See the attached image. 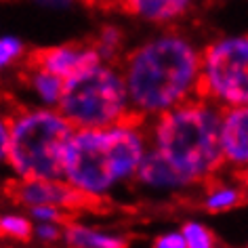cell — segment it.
I'll use <instances>...</instances> for the list:
<instances>
[{
	"instance_id": "6da1fadb",
	"label": "cell",
	"mask_w": 248,
	"mask_h": 248,
	"mask_svg": "<svg viewBox=\"0 0 248 248\" xmlns=\"http://www.w3.org/2000/svg\"><path fill=\"white\" fill-rule=\"evenodd\" d=\"M143 118L133 114L105 128H76L67 143L61 179L86 200H103L137 175L147 154Z\"/></svg>"
},
{
	"instance_id": "7a4b0ae2",
	"label": "cell",
	"mask_w": 248,
	"mask_h": 248,
	"mask_svg": "<svg viewBox=\"0 0 248 248\" xmlns=\"http://www.w3.org/2000/svg\"><path fill=\"white\" fill-rule=\"evenodd\" d=\"M202 59L179 36H160L124 57L122 76L137 116H158L183 103L200 78Z\"/></svg>"
},
{
	"instance_id": "3957f363",
	"label": "cell",
	"mask_w": 248,
	"mask_h": 248,
	"mask_svg": "<svg viewBox=\"0 0 248 248\" xmlns=\"http://www.w3.org/2000/svg\"><path fill=\"white\" fill-rule=\"evenodd\" d=\"M152 133L154 150L185 183L208 181L225 162L221 116L204 101H183L158 114Z\"/></svg>"
},
{
	"instance_id": "277c9868",
	"label": "cell",
	"mask_w": 248,
	"mask_h": 248,
	"mask_svg": "<svg viewBox=\"0 0 248 248\" xmlns=\"http://www.w3.org/2000/svg\"><path fill=\"white\" fill-rule=\"evenodd\" d=\"M74 131L57 108H17L11 118L7 156L15 179H61Z\"/></svg>"
},
{
	"instance_id": "5b68a950",
	"label": "cell",
	"mask_w": 248,
	"mask_h": 248,
	"mask_svg": "<svg viewBox=\"0 0 248 248\" xmlns=\"http://www.w3.org/2000/svg\"><path fill=\"white\" fill-rule=\"evenodd\" d=\"M57 109L74 128H105L135 114L122 72L108 61L67 78Z\"/></svg>"
},
{
	"instance_id": "8992f818",
	"label": "cell",
	"mask_w": 248,
	"mask_h": 248,
	"mask_svg": "<svg viewBox=\"0 0 248 248\" xmlns=\"http://www.w3.org/2000/svg\"><path fill=\"white\" fill-rule=\"evenodd\" d=\"M196 93L229 108L248 105V36L219 40L204 51Z\"/></svg>"
},
{
	"instance_id": "52a82bcc",
	"label": "cell",
	"mask_w": 248,
	"mask_h": 248,
	"mask_svg": "<svg viewBox=\"0 0 248 248\" xmlns=\"http://www.w3.org/2000/svg\"><path fill=\"white\" fill-rule=\"evenodd\" d=\"M11 198L26 208L38 206V204H55L63 210L82 208L91 200L70 187L63 179H15L9 187Z\"/></svg>"
},
{
	"instance_id": "ba28073f",
	"label": "cell",
	"mask_w": 248,
	"mask_h": 248,
	"mask_svg": "<svg viewBox=\"0 0 248 248\" xmlns=\"http://www.w3.org/2000/svg\"><path fill=\"white\" fill-rule=\"evenodd\" d=\"M26 61L40 65L59 78H72L74 74L86 70V67L99 63L101 55L93 46V42H70V45L36 48L26 55Z\"/></svg>"
},
{
	"instance_id": "9c48e42d",
	"label": "cell",
	"mask_w": 248,
	"mask_h": 248,
	"mask_svg": "<svg viewBox=\"0 0 248 248\" xmlns=\"http://www.w3.org/2000/svg\"><path fill=\"white\" fill-rule=\"evenodd\" d=\"M221 147L229 164L248 183V105H233L221 118Z\"/></svg>"
},
{
	"instance_id": "30bf717a",
	"label": "cell",
	"mask_w": 248,
	"mask_h": 248,
	"mask_svg": "<svg viewBox=\"0 0 248 248\" xmlns=\"http://www.w3.org/2000/svg\"><path fill=\"white\" fill-rule=\"evenodd\" d=\"M21 84L26 86L28 97L32 99V105L40 108H57L63 95V84L65 80L55 76L48 70L40 65H34L23 59L21 63Z\"/></svg>"
},
{
	"instance_id": "8fae6325",
	"label": "cell",
	"mask_w": 248,
	"mask_h": 248,
	"mask_svg": "<svg viewBox=\"0 0 248 248\" xmlns=\"http://www.w3.org/2000/svg\"><path fill=\"white\" fill-rule=\"evenodd\" d=\"M191 0H124L122 13L143 17L147 21H169L181 17Z\"/></svg>"
},
{
	"instance_id": "7c38bea8",
	"label": "cell",
	"mask_w": 248,
	"mask_h": 248,
	"mask_svg": "<svg viewBox=\"0 0 248 248\" xmlns=\"http://www.w3.org/2000/svg\"><path fill=\"white\" fill-rule=\"evenodd\" d=\"M63 240L70 248H126V242L120 235L101 232L82 223H70V225L65 223Z\"/></svg>"
},
{
	"instance_id": "4fadbf2b",
	"label": "cell",
	"mask_w": 248,
	"mask_h": 248,
	"mask_svg": "<svg viewBox=\"0 0 248 248\" xmlns=\"http://www.w3.org/2000/svg\"><path fill=\"white\" fill-rule=\"evenodd\" d=\"M135 179H139L141 183L150 185V187H177V185H187L156 150H147L145 158L141 160V166H139Z\"/></svg>"
},
{
	"instance_id": "5bb4252c",
	"label": "cell",
	"mask_w": 248,
	"mask_h": 248,
	"mask_svg": "<svg viewBox=\"0 0 248 248\" xmlns=\"http://www.w3.org/2000/svg\"><path fill=\"white\" fill-rule=\"evenodd\" d=\"M32 233H34V221L30 215H21V213L0 215V235L2 238L26 242L32 238Z\"/></svg>"
},
{
	"instance_id": "9a60e30c",
	"label": "cell",
	"mask_w": 248,
	"mask_h": 248,
	"mask_svg": "<svg viewBox=\"0 0 248 248\" xmlns=\"http://www.w3.org/2000/svg\"><path fill=\"white\" fill-rule=\"evenodd\" d=\"M26 46L21 40L13 38V36H4L0 38V74L13 70V67H21L23 59H26Z\"/></svg>"
},
{
	"instance_id": "2e32d148",
	"label": "cell",
	"mask_w": 248,
	"mask_h": 248,
	"mask_svg": "<svg viewBox=\"0 0 248 248\" xmlns=\"http://www.w3.org/2000/svg\"><path fill=\"white\" fill-rule=\"evenodd\" d=\"M120 45H122V32L118 28H103L101 32L97 34V38L93 40V46L97 48L101 59L108 61V63L118 55Z\"/></svg>"
},
{
	"instance_id": "e0dca14e",
	"label": "cell",
	"mask_w": 248,
	"mask_h": 248,
	"mask_svg": "<svg viewBox=\"0 0 248 248\" xmlns=\"http://www.w3.org/2000/svg\"><path fill=\"white\" fill-rule=\"evenodd\" d=\"M183 238L187 248H213V235L206 227H202L200 223H187L183 227Z\"/></svg>"
},
{
	"instance_id": "ac0fdd59",
	"label": "cell",
	"mask_w": 248,
	"mask_h": 248,
	"mask_svg": "<svg viewBox=\"0 0 248 248\" xmlns=\"http://www.w3.org/2000/svg\"><path fill=\"white\" fill-rule=\"evenodd\" d=\"M28 210H30V217H32L34 223H63L65 225L67 210H63L61 206H55V204H38V206H32Z\"/></svg>"
},
{
	"instance_id": "d6986e66",
	"label": "cell",
	"mask_w": 248,
	"mask_h": 248,
	"mask_svg": "<svg viewBox=\"0 0 248 248\" xmlns=\"http://www.w3.org/2000/svg\"><path fill=\"white\" fill-rule=\"evenodd\" d=\"M15 109H9L7 103L0 99V166L7 164L9 156V137H11V118Z\"/></svg>"
},
{
	"instance_id": "ffe728a7",
	"label": "cell",
	"mask_w": 248,
	"mask_h": 248,
	"mask_svg": "<svg viewBox=\"0 0 248 248\" xmlns=\"http://www.w3.org/2000/svg\"><path fill=\"white\" fill-rule=\"evenodd\" d=\"M32 238L45 242V244L63 240V223H34Z\"/></svg>"
},
{
	"instance_id": "44dd1931",
	"label": "cell",
	"mask_w": 248,
	"mask_h": 248,
	"mask_svg": "<svg viewBox=\"0 0 248 248\" xmlns=\"http://www.w3.org/2000/svg\"><path fill=\"white\" fill-rule=\"evenodd\" d=\"M238 200H240L238 191H233V189H219V191H215V194L208 196L206 206L210 210H225V208H232L233 204H238Z\"/></svg>"
},
{
	"instance_id": "7402d4cb",
	"label": "cell",
	"mask_w": 248,
	"mask_h": 248,
	"mask_svg": "<svg viewBox=\"0 0 248 248\" xmlns=\"http://www.w3.org/2000/svg\"><path fill=\"white\" fill-rule=\"evenodd\" d=\"M154 248H187V246H185L183 233H166L156 240Z\"/></svg>"
},
{
	"instance_id": "603a6c76",
	"label": "cell",
	"mask_w": 248,
	"mask_h": 248,
	"mask_svg": "<svg viewBox=\"0 0 248 248\" xmlns=\"http://www.w3.org/2000/svg\"><path fill=\"white\" fill-rule=\"evenodd\" d=\"M82 2L95 9H103V11H122L124 0H82Z\"/></svg>"
}]
</instances>
